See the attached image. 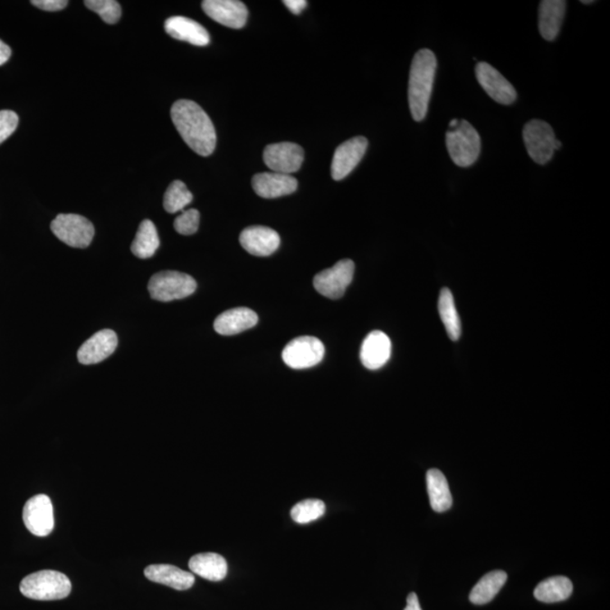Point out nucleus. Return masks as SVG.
Here are the masks:
<instances>
[{
  "mask_svg": "<svg viewBox=\"0 0 610 610\" xmlns=\"http://www.w3.org/2000/svg\"><path fill=\"white\" fill-rule=\"evenodd\" d=\"M439 313L450 339L454 341L462 336V322L458 316L456 303L453 295L449 289L441 291L439 298Z\"/></svg>",
  "mask_w": 610,
  "mask_h": 610,
  "instance_id": "nucleus-28",
  "label": "nucleus"
},
{
  "mask_svg": "<svg viewBox=\"0 0 610 610\" xmlns=\"http://www.w3.org/2000/svg\"><path fill=\"white\" fill-rule=\"evenodd\" d=\"M281 357L286 366L302 370L316 367L322 361L325 357V346L316 337H299L285 346Z\"/></svg>",
  "mask_w": 610,
  "mask_h": 610,
  "instance_id": "nucleus-9",
  "label": "nucleus"
},
{
  "mask_svg": "<svg viewBox=\"0 0 610 610\" xmlns=\"http://www.w3.org/2000/svg\"><path fill=\"white\" fill-rule=\"evenodd\" d=\"M523 142L528 154L537 164H546L552 159L555 152V136L552 126L543 120H530L523 129Z\"/></svg>",
  "mask_w": 610,
  "mask_h": 610,
  "instance_id": "nucleus-7",
  "label": "nucleus"
},
{
  "mask_svg": "<svg viewBox=\"0 0 610 610\" xmlns=\"http://www.w3.org/2000/svg\"><path fill=\"white\" fill-rule=\"evenodd\" d=\"M257 313L248 308L231 309L220 314L214 322L217 334L223 336L238 335L256 326Z\"/></svg>",
  "mask_w": 610,
  "mask_h": 610,
  "instance_id": "nucleus-21",
  "label": "nucleus"
},
{
  "mask_svg": "<svg viewBox=\"0 0 610 610\" xmlns=\"http://www.w3.org/2000/svg\"><path fill=\"white\" fill-rule=\"evenodd\" d=\"M23 521L31 534L38 537L52 534L54 518L52 503L49 496L39 494L27 500L23 509Z\"/></svg>",
  "mask_w": 610,
  "mask_h": 610,
  "instance_id": "nucleus-10",
  "label": "nucleus"
},
{
  "mask_svg": "<svg viewBox=\"0 0 610 610\" xmlns=\"http://www.w3.org/2000/svg\"><path fill=\"white\" fill-rule=\"evenodd\" d=\"M197 289L193 277L179 272H161L148 283L149 294L159 302H170L190 297Z\"/></svg>",
  "mask_w": 610,
  "mask_h": 610,
  "instance_id": "nucleus-5",
  "label": "nucleus"
},
{
  "mask_svg": "<svg viewBox=\"0 0 610 610\" xmlns=\"http://www.w3.org/2000/svg\"><path fill=\"white\" fill-rule=\"evenodd\" d=\"M240 243L253 256L268 257L280 248L281 238L270 227L250 226L241 232Z\"/></svg>",
  "mask_w": 610,
  "mask_h": 610,
  "instance_id": "nucleus-15",
  "label": "nucleus"
},
{
  "mask_svg": "<svg viewBox=\"0 0 610 610\" xmlns=\"http://www.w3.org/2000/svg\"><path fill=\"white\" fill-rule=\"evenodd\" d=\"M159 247V238L157 226L149 220L140 223L138 234L131 244V253L140 259H148L154 256Z\"/></svg>",
  "mask_w": 610,
  "mask_h": 610,
  "instance_id": "nucleus-27",
  "label": "nucleus"
},
{
  "mask_svg": "<svg viewBox=\"0 0 610 610\" xmlns=\"http://www.w3.org/2000/svg\"><path fill=\"white\" fill-rule=\"evenodd\" d=\"M478 83L494 101L510 106L517 100V91L500 72L490 63L481 62L476 66Z\"/></svg>",
  "mask_w": 610,
  "mask_h": 610,
  "instance_id": "nucleus-12",
  "label": "nucleus"
},
{
  "mask_svg": "<svg viewBox=\"0 0 610 610\" xmlns=\"http://www.w3.org/2000/svg\"><path fill=\"white\" fill-rule=\"evenodd\" d=\"M144 575L149 581L180 591L188 590L195 585L193 573L181 570L170 564L149 566L145 568Z\"/></svg>",
  "mask_w": 610,
  "mask_h": 610,
  "instance_id": "nucleus-20",
  "label": "nucleus"
},
{
  "mask_svg": "<svg viewBox=\"0 0 610 610\" xmlns=\"http://www.w3.org/2000/svg\"><path fill=\"white\" fill-rule=\"evenodd\" d=\"M354 272V262L350 259H344L334 267L319 272L313 280L314 289L328 299H340L352 283Z\"/></svg>",
  "mask_w": 610,
  "mask_h": 610,
  "instance_id": "nucleus-8",
  "label": "nucleus"
},
{
  "mask_svg": "<svg viewBox=\"0 0 610 610\" xmlns=\"http://www.w3.org/2000/svg\"><path fill=\"white\" fill-rule=\"evenodd\" d=\"M171 118L182 139L194 152L209 157L215 151V127L197 103L179 100L171 108Z\"/></svg>",
  "mask_w": 610,
  "mask_h": 610,
  "instance_id": "nucleus-1",
  "label": "nucleus"
},
{
  "mask_svg": "<svg viewBox=\"0 0 610 610\" xmlns=\"http://www.w3.org/2000/svg\"><path fill=\"white\" fill-rule=\"evenodd\" d=\"M582 4H593V0H582Z\"/></svg>",
  "mask_w": 610,
  "mask_h": 610,
  "instance_id": "nucleus-40",
  "label": "nucleus"
},
{
  "mask_svg": "<svg viewBox=\"0 0 610 610\" xmlns=\"http://www.w3.org/2000/svg\"><path fill=\"white\" fill-rule=\"evenodd\" d=\"M189 568L195 575L214 582L224 580L227 575L225 558L216 553L195 555L190 558Z\"/></svg>",
  "mask_w": 610,
  "mask_h": 610,
  "instance_id": "nucleus-23",
  "label": "nucleus"
},
{
  "mask_svg": "<svg viewBox=\"0 0 610 610\" xmlns=\"http://www.w3.org/2000/svg\"><path fill=\"white\" fill-rule=\"evenodd\" d=\"M368 142L366 138L358 136L337 148L331 162V176L336 181L343 180L358 166L366 155Z\"/></svg>",
  "mask_w": 610,
  "mask_h": 610,
  "instance_id": "nucleus-13",
  "label": "nucleus"
},
{
  "mask_svg": "<svg viewBox=\"0 0 610 610\" xmlns=\"http://www.w3.org/2000/svg\"><path fill=\"white\" fill-rule=\"evenodd\" d=\"M304 161V151L294 143H277L268 145L263 151V162L272 172L281 175H292L298 172Z\"/></svg>",
  "mask_w": 610,
  "mask_h": 610,
  "instance_id": "nucleus-11",
  "label": "nucleus"
},
{
  "mask_svg": "<svg viewBox=\"0 0 610 610\" xmlns=\"http://www.w3.org/2000/svg\"><path fill=\"white\" fill-rule=\"evenodd\" d=\"M20 591L24 597L33 600L65 599L71 593V582L62 572L43 570L27 576L22 580Z\"/></svg>",
  "mask_w": 610,
  "mask_h": 610,
  "instance_id": "nucleus-3",
  "label": "nucleus"
},
{
  "mask_svg": "<svg viewBox=\"0 0 610 610\" xmlns=\"http://www.w3.org/2000/svg\"><path fill=\"white\" fill-rule=\"evenodd\" d=\"M450 157L460 167H472L480 157L481 136L471 122L459 120L456 129H449L445 135Z\"/></svg>",
  "mask_w": 610,
  "mask_h": 610,
  "instance_id": "nucleus-4",
  "label": "nucleus"
},
{
  "mask_svg": "<svg viewBox=\"0 0 610 610\" xmlns=\"http://www.w3.org/2000/svg\"><path fill=\"white\" fill-rule=\"evenodd\" d=\"M118 346V336L115 331L104 329L97 332L81 346L77 358L85 366L98 364L115 353Z\"/></svg>",
  "mask_w": 610,
  "mask_h": 610,
  "instance_id": "nucleus-16",
  "label": "nucleus"
},
{
  "mask_svg": "<svg viewBox=\"0 0 610 610\" xmlns=\"http://www.w3.org/2000/svg\"><path fill=\"white\" fill-rule=\"evenodd\" d=\"M52 231L57 238L71 248H88L95 230L88 218L77 214H59L52 222Z\"/></svg>",
  "mask_w": 610,
  "mask_h": 610,
  "instance_id": "nucleus-6",
  "label": "nucleus"
},
{
  "mask_svg": "<svg viewBox=\"0 0 610 610\" xmlns=\"http://www.w3.org/2000/svg\"><path fill=\"white\" fill-rule=\"evenodd\" d=\"M18 126V116L15 112L0 111V144L14 134Z\"/></svg>",
  "mask_w": 610,
  "mask_h": 610,
  "instance_id": "nucleus-33",
  "label": "nucleus"
},
{
  "mask_svg": "<svg viewBox=\"0 0 610 610\" xmlns=\"http://www.w3.org/2000/svg\"><path fill=\"white\" fill-rule=\"evenodd\" d=\"M573 584L567 577H548L535 589V598L545 604L561 603L571 597Z\"/></svg>",
  "mask_w": 610,
  "mask_h": 610,
  "instance_id": "nucleus-25",
  "label": "nucleus"
},
{
  "mask_svg": "<svg viewBox=\"0 0 610 610\" xmlns=\"http://www.w3.org/2000/svg\"><path fill=\"white\" fill-rule=\"evenodd\" d=\"M458 124H459V120H458V119H453V120H452V122H450V129H456V127L458 126Z\"/></svg>",
  "mask_w": 610,
  "mask_h": 610,
  "instance_id": "nucleus-38",
  "label": "nucleus"
},
{
  "mask_svg": "<svg viewBox=\"0 0 610 610\" xmlns=\"http://www.w3.org/2000/svg\"><path fill=\"white\" fill-rule=\"evenodd\" d=\"M426 482L431 508L438 513L448 511L453 507V495L443 472L439 469H430L426 473Z\"/></svg>",
  "mask_w": 610,
  "mask_h": 610,
  "instance_id": "nucleus-24",
  "label": "nucleus"
},
{
  "mask_svg": "<svg viewBox=\"0 0 610 610\" xmlns=\"http://www.w3.org/2000/svg\"><path fill=\"white\" fill-rule=\"evenodd\" d=\"M438 61L430 49H421L414 56L411 72H409L408 101L413 119H425L434 91Z\"/></svg>",
  "mask_w": 610,
  "mask_h": 610,
  "instance_id": "nucleus-2",
  "label": "nucleus"
},
{
  "mask_svg": "<svg viewBox=\"0 0 610 610\" xmlns=\"http://www.w3.org/2000/svg\"><path fill=\"white\" fill-rule=\"evenodd\" d=\"M508 580L504 571H493L482 577L480 582L473 586L469 600L473 605H486L495 598V596L503 588Z\"/></svg>",
  "mask_w": 610,
  "mask_h": 610,
  "instance_id": "nucleus-26",
  "label": "nucleus"
},
{
  "mask_svg": "<svg viewBox=\"0 0 610 610\" xmlns=\"http://www.w3.org/2000/svg\"><path fill=\"white\" fill-rule=\"evenodd\" d=\"M202 6L212 20L231 29H243L248 21V8L238 0H205Z\"/></svg>",
  "mask_w": 610,
  "mask_h": 610,
  "instance_id": "nucleus-14",
  "label": "nucleus"
},
{
  "mask_svg": "<svg viewBox=\"0 0 610 610\" xmlns=\"http://www.w3.org/2000/svg\"><path fill=\"white\" fill-rule=\"evenodd\" d=\"M11 56L12 49L9 48L6 43H4L2 40H0V66H3L4 63H6Z\"/></svg>",
  "mask_w": 610,
  "mask_h": 610,
  "instance_id": "nucleus-36",
  "label": "nucleus"
},
{
  "mask_svg": "<svg viewBox=\"0 0 610 610\" xmlns=\"http://www.w3.org/2000/svg\"><path fill=\"white\" fill-rule=\"evenodd\" d=\"M253 188L259 197L279 198L297 191L298 180L292 176L281 173H258L253 177Z\"/></svg>",
  "mask_w": 610,
  "mask_h": 610,
  "instance_id": "nucleus-17",
  "label": "nucleus"
},
{
  "mask_svg": "<svg viewBox=\"0 0 610 610\" xmlns=\"http://www.w3.org/2000/svg\"><path fill=\"white\" fill-rule=\"evenodd\" d=\"M284 5L295 15H299L307 7L308 2H305V0H285Z\"/></svg>",
  "mask_w": 610,
  "mask_h": 610,
  "instance_id": "nucleus-35",
  "label": "nucleus"
},
{
  "mask_svg": "<svg viewBox=\"0 0 610 610\" xmlns=\"http://www.w3.org/2000/svg\"><path fill=\"white\" fill-rule=\"evenodd\" d=\"M562 148V143L559 142V140L557 139V142H555V151H558L559 148Z\"/></svg>",
  "mask_w": 610,
  "mask_h": 610,
  "instance_id": "nucleus-39",
  "label": "nucleus"
},
{
  "mask_svg": "<svg viewBox=\"0 0 610 610\" xmlns=\"http://www.w3.org/2000/svg\"><path fill=\"white\" fill-rule=\"evenodd\" d=\"M200 214L197 209H188L177 216L175 221V229L182 235L195 234L198 231Z\"/></svg>",
  "mask_w": 610,
  "mask_h": 610,
  "instance_id": "nucleus-32",
  "label": "nucleus"
},
{
  "mask_svg": "<svg viewBox=\"0 0 610 610\" xmlns=\"http://www.w3.org/2000/svg\"><path fill=\"white\" fill-rule=\"evenodd\" d=\"M194 195L190 193L184 182L173 181L164 195V209L167 213L175 214L185 209L193 202Z\"/></svg>",
  "mask_w": 610,
  "mask_h": 610,
  "instance_id": "nucleus-29",
  "label": "nucleus"
},
{
  "mask_svg": "<svg viewBox=\"0 0 610 610\" xmlns=\"http://www.w3.org/2000/svg\"><path fill=\"white\" fill-rule=\"evenodd\" d=\"M164 27H166L167 33L176 40L185 41V43L198 45V47H205L211 43V36L207 30L198 22L188 17L167 18Z\"/></svg>",
  "mask_w": 610,
  "mask_h": 610,
  "instance_id": "nucleus-19",
  "label": "nucleus"
},
{
  "mask_svg": "<svg viewBox=\"0 0 610 610\" xmlns=\"http://www.w3.org/2000/svg\"><path fill=\"white\" fill-rule=\"evenodd\" d=\"M405 610H422L420 600H418L417 595L412 593L408 595L407 597V606Z\"/></svg>",
  "mask_w": 610,
  "mask_h": 610,
  "instance_id": "nucleus-37",
  "label": "nucleus"
},
{
  "mask_svg": "<svg viewBox=\"0 0 610 610\" xmlns=\"http://www.w3.org/2000/svg\"><path fill=\"white\" fill-rule=\"evenodd\" d=\"M86 7L102 18L108 24H116L121 17V6L116 0H88L84 2Z\"/></svg>",
  "mask_w": 610,
  "mask_h": 610,
  "instance_id": "nucleus-31",
  "label": "nucleus"
},
{
  "mask_svg": "<svg viewBox=\"0 0 610 610\" xmlns=\"http://www.w3.org/2000/svg\"><path fill=\"white\" fill-rule=\"evenodd\" d=\"M32 5L45 12H58L66 8L68 2L66 0H33Z\"/></svg>",
  "mask_w": 610,
  "mask_h": 610,
  "instance_id": "nucleus-34",
  "label": "nucleus"
},
{
  "mask_svg": "<svg viewBox=\"0 0 610 610\" xmlns=\"http://www.w3.org/2000/svg\"><path fill=\"white\" fill-rule=\"evenodd\" d=\"M567 2L564 0H544L539 5V32L545 40L554 41L558 38L567 12Z\"/></svg>",
  "mask_w": 610,
  "mask_h": 610,
  "instance_id": "nucleus-22",
  "label": "nucleus"
},
{
  "mask_svg": "<svg viewBox=\"0 0 610 610\" xmlns=\"http://www.w3.org/2000/svg\"><path fill=\"white\" fill-rule=\"evenodd\" d=\"M325 511L326 504L321 500L310 499L295 504L291 511V517L299 525H305V523L318 520L325 514Z\"/></svg>",
  "mask_w": 610,
  "mask_h": 610,
  "instance_id": "nucleus-30",
  "label": "nucleus"
},
{
  "mask_svg": "<svg viewBox=\"0 0 610 610\" xmlns=\"http://www.w3.org/2000/svg\"><path fill=\"white\" fill-rule=\"evenodd\" d=\"M391 340L384 331L370 332L364 339L361 348V362L368 370H379L389 361Z\"/></svg>",
  "mask_w": 610,
  "mask_h": 610,
  "instance_id": "nucleus-18",
  "label": "nucleus"
}]
</instances>
